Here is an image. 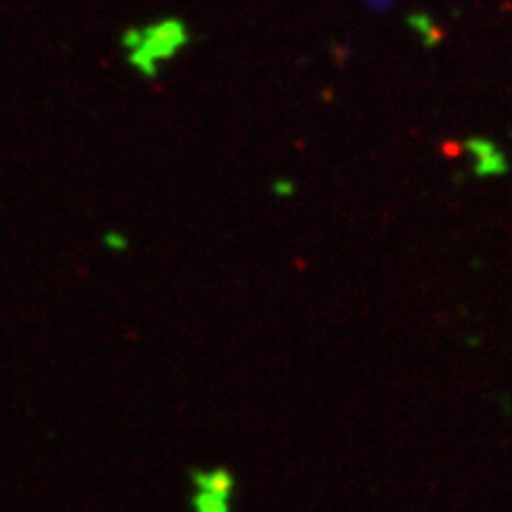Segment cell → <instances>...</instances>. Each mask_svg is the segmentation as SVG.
<instances>
[{
  "label": "cell",
  "instance_id": "obj_1",
  "mask_svg": "<svg viewBox=\"0 0 512 512\" xmlns=\"http://www.w3.org/2000/svg\"><path fill=\"white\" fill-rule=\"evenodd\" d=\"M226 494H228V479L221 475H209L207 486L200 489L197 510L200 512H226Z\"/></svg>",
  "mask_w": 512,
  "mask_h": 512
},
{
  "label": "cell",
  "instance_id": "obj_2",
  "mask_svg": "<svg viewBox=\"0 0 512 512\" xmlns=\"http://www.w3.org/2000/svg\"><path fill=\"white\" fill-rule=\"evenodd\" d=\"M375 3H377V5H382V0H375Z\"/></svg>",
  "mask_w": 512,
  "mask_h": 512
}]
</instances>
